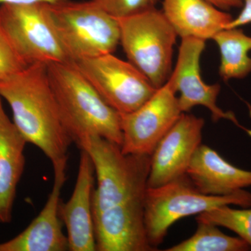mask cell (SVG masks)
<instances>
[{
    "label": "cell",
    "mask_w": 251,
    "mask_h": 251,
    "mask_svg": "<svg viewBox=\"0 0 251 251\" xmlns=\"http://www.w3.org/2000/svg\"><path fill=\"white\" fill-rule=\"evenodd\" d=\"M77 145L90 155L95 170L97 251H156L149 242L144 219L151 156L123 153L120 145L99 135H87Z\"/></svg>",
    "instance_id": "obj_1"
},
{
    "label": "cell",
    "mask_w": 251,
    "mask_h": 251,
    "mask_svg": "<svg viewBox=\"0 0 251 251\" xmlns=\"http://www.w3.org/2000/svg\"><path fill=\"white\" fill-rule=\"evenodd\" d=\"M0 97L11 107L13 122L27 143L40 149L52 166L68 161L74 141L63 122L47 64H31L0 80Z\"/></svg>",
    "instance_id": "obj_2"
},
{
    "label": "cell",
    "mask_w": 251,
    "mask_h": 251,
    "mask_svg": "<svg viewBox=\"0 0 251 251\" xmlns=\"http://www.w3.org/2000/svg\"><path fill=\"white\" fill-rule=\"evenodd\" d=\"M50 83L74 143L99 135L121 146V116L99 95L74 62L47 64Z\"/></svg>",
    "instance_id": "obj_3"
},
{
    "label": "cell",
    "mask_w": 251,
    "mask_h": 251,
    "mask_svg": "<svg viewBox=\"0 0 251 251\" xmlns=\"http://www.w3.org/2000/svg\"><path fill=\"white\" fill-rule=\"evenodd\" d=\"M232 204L251 207V193L243 189L227 196L204 194L195 186L187 175L158 187L148 188L144 219L149 242L157 249L172 225L179 219Z\"/></svg>",
    "instance_id": "obj_4"
},
{
    "label": "cell",
    "mask_w": 251,
    "mask_h": 251,
    "mask_svg": "<svg viewBox=\"0 0 251 251\" xmlns=\"http://www.w3.org/2000/svg\"><path fill=\"white\" fill-rule=\"evenodd\" d=\"M120 43L128 62L143 73L156 89L171 76L176 31L163 14L155 9L117 19Z\"/></svg>",
    "instance_id": "obj_5"
},
{
    "label": "cell",
    "mask_w": 251,
    "mask_h": 251,
    "mask_svg": "<svg viewBox=\"0 0 251 251\" xmlns=\"http://www.w3.org/2000/svg\"><path fill=\"white\" fill-rule=\"evenodd\" d=\"M0 28L28 66L73 62L59 36L50 4H1Z\"/></svg>",
    "instance_id": "obj_6"
},
{
    "label": "cell",
    "mask_w": 251,
    "mask_h": 251,
    "mask_svg": "<svg viewBox=\"0 0 251 251\" xmlns=\"http://www.w3.org/2000/svg\"><path fill=\"white\" fill-rule=\"evenodd\" d=\"M57 30L73 62L113 53L120 43L118 21L94 0L50 4Z\"/></svg>",
    "instance_id": "obj_7"
},
{
    "label": "cell",
    "mask_w": 251,
    "mask_h": 251,
    "mask_svg": "<svg viewBox=\"0 0 251 251\" xmlns=\"http://www.w3.org/2000/svg\"><path fill=\"white\" fill-rule=\"evenodd\" d=\"M74 63L102 99L120 115L139 108L157 90L133 64L113 53Z\"/></svg>",
    "instance_id": "obj_8"
},
{
    "label": "cell",
    "mask_w": 251,
    "mask_h": 251,
    "mask_svg": "<svg viewBox=\"0 0 251 251\" xmlns=\"http://www.w3.org/2000/svg\"><path fill=\"white\" fill-rule=\"evenodd\" d=\"M176 92L167 81L139 108L122 114V151L151 156L181 114Z\"/></svg>",
    "instance_id": "obj_9"
},
{
    "label": "cell",
    "mask_w": 251,
    "mask_h": 251,
    "mask_svg": "<svg viewBox=\"0 0 251 251\" xmlns=\"http://www.w3.org/2000/svg\"><path fill=\"white\" fill-rule=\"evenodd\" d=\"M205 42L195 38L181 39L176 66L168 80L175 92H179V108L181 112H188L193 107L202 105L211 112L213 121L229 120L251 136V130L239 124L233 112L224 111L218 106L219 84L207 85L201 77L200 62Z\"/></svg>",
    "instance_id": "obj_10"
},
{
    "label": "cell",
    "mask_w": 251,
    "mask_h": 251,
    "mask_svg": "<svg viewBox=\"0 0 251 251\" xmlns=\"http://www.w3.org/2000/svg\"><path fill=\"white\" fill-rule=\"evenodd\" d=\"M204 119L183 112L151 155L148 188H156L186 175L198 148L202 145Z\"/></svg>",
    "instance_id": "obj_11"
},
{
    "label": "cell",
    "mask_w": 251,
    "mask_h": 251,
    "mask_svg": "<svg viewBox=\"0 0 251 251\" xmlns=\"http://www.w3.org/2000/svg\"><path fill=\"white\" fill-rule=\"evenodd\" d=\"M54 183L45 206L27 228L8 242L0 244V251H69L67 236L63 232L59 215L61 194L67 181V161L53 165Z\"/></svg>",
    "instance_id": "obj_12"
},
{
    "label": "cell",
    "mask_w": 251,
    "mask_h": 251,
    "mask_svg": "<svg viewBox=\"0 0 251 251\" xmlns=\"http://www.w3.org/2000/svg\"><path fill=\"white\" fill-rule=\"evenodd\" d=\"M95 170L90 155L81 150L76 182L70 199L61 201L59 215L67 230L69 251H96L92 212Z\"/></svg>",
    "instance_id": "obj_13"
},
{
    "label": "cell",
    "mask_w": 251,
    "mask_h": 251,
    "mask_svg": "<svg viewBox=\"0 0 251 251\" xmlns=\"http://www.w3.org/2000/svg\"><path fill=\"white\" fill-rule=\"evenodd\" d=\"M186 175L201 193L209 196H227L251 186V171L233 166L202 144L193 155Z\"/></svg>",
    "instance_id": "obj_14"
},
{
    "label": "cell",
    "mask_w": 251,
    "mask_h": 251,
    "mask_svg": "<svg viewBox=\"0 0 251 251\" xmlns=\"http://www.w3.org/2000/svg\"><path fill=\"white\" fill-rule=\"evenodd\" d=\"M27 142L10 120L0 97V223L12 219L16 191L25 166Z\"/></svg>",
    "instance_id": "obj_15"
},
{
    "label": "cell",
    "mask_w": 251,
    "mask_h": 251,
    "mask_svg": "<svg viewBox=\"0 0 251 251\" xmlns=\"http://www.w3.org/2000/svg\"><path fill=\"white\" fill-rule=\"evenodd\" d=\"M162 11L181 39H213L233 19L206 0H163Z\"/></svg>",
    "instance_id": "obj_16"
},
{
    "label": "cell",
    "mask_w": 251,
    "mask_h": 251,
    "mask_svg": "<svg viewBox=\"0 0 251 251\" xmlns=\"http://www.w3.org/2000/svg\"><path fill=\"white\" fill-rule=\"evenodd\" d=\"M213 40L221 52L219 75L224 80L244 78L251 73V36L239 27L232 28L223 29Z\"/></svg>",
    "instance_id": "obj_17"
},
{
    "label": "cell",
    "mask_w": 251,
    "mask_h": 251,
    "mask_svg": "<svg viewBox=\"0 0 251 251\" xmlns=\"http://www.w3.org/2000/svg\"><path fill=\"white\" fill-rule=\"evenodd\" d=\"M251 249L242 238L227 235L215 225L198 223V228L193 235L166 251H247Z\"/></svg>",
    "instance_id": "obj_18"
},
{
    "label": "cell",
    "mask_w": 251,
    "mask_h": 251,
    "mask_svg": "<svg viewBox=\"0 0 251 251\" xmlns=\"http://www.w3.org/2000/svg\"><path fill=\"white\" fill-rule=\"evenodd\" d=\"M229 205L218 206L198 214L197 223H206L233 231L251 247V209H237Z\"/></svg>",
    "instance_id": "obj_19"
},
{
    "label": "cell",
    "mask_w": 251,
    "mask_h": 251,
    "mask_svg": "<svg viewBox=\"0 0 251 251\" xmlns=\"http://www.w3.org/2000/svg\"><path fill=\"white\" fill-rule=\"evenodd\" d=\"M112 17H130L155 9L158 0H94Z\"/></svg>",
    "instance_id": "obj_20"
},
{
    "label": "cell",
    "mask_w": 251,
    "mask_h": 251,
    "mask_svg": "<svg viewBox=\"0 0 251 251\" xmlns=\"http://www.w3.org/2000/svg\"><path fill=\"white\" fill-rule=\"evenodd\" d=\"M28 67L0 28V80L7 78Z\"/></svg>",
    "instance_id": "obj_21"
},
{
    "label": "cell",
    "mask_w": 251,
    "mask_h": 251,
    "mask_svg": "<svg viewBox=\"0 0 251 251\" xmlns=\"http://www.w3.org/2000/svg\"><path fill=\"white\" fill-rule=\"evenodd\" d=\"M242 11L237 18H233L226 29H232L246 25L251 23V0H242Z\"/></svg>",
    "instance_id": "obj_22"
},
{
    "label": "cell",
    "mask_w": 251,
    "mask_h": 251,
    "mask_svg": "<svg viewBox=\"0 0 251 251\" xmlns=\"http://www.w3.org/2000/svg\"><path fill=\"white\" fill-rule=\"evenodd\" d=\"M208 2L224 11H228L234 8H241L243 6L242 0H206Z\"/></svg>",
    "instance_id": "obj_23"
},
{
    "label": "cell",
    "mask_w": 251,
    "mask_h": 251,
    "mask_svg": "<svg viewBox=\"0 0 251 251\" xmlns=\"http://www.w3.org/2000/svg\"><path fill=\"white\" fill-rule=\"evenodd\" d=\"M66 0H0L1 4H28L34 3H48V4H56L63 2Z\"/></svg>",
    "instance_id": "obj_24"
}]
</instances>
